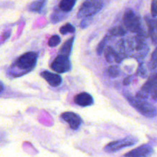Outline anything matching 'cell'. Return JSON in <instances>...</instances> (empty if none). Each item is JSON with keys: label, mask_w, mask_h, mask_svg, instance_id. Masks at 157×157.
<instances>
[{"label": "cell", "mask_w": 157, "mask_h": 157, "mask_svg": "<svg viewBox=\"0 0 157 157\" xmlns=\"http://www.w3.org/2000/svg\"><path fill=\"white\" fill-rule=\"evenodd\" d=\"M124 96L127 98L130 105L134 107L140 113L149 118H153L157 115V110L154 105L147 102L146 100L133 98L130 94H124Z\"/></svg>", "instance_id": "6da1fadb"}, {"label": "cell", "mask_w": 157, "mask_h": 157, "mask_svg": "<svg viewBox=\"0 0 157 157\" xmlns=\"http://www.w3.org/2000/svg\"><path fill=\"white\" fill-rule=\"evenodd\" d=\"M102 0H84L78 12V18H90L99 12L103 8Z\"/></svg>", "instance_id": "7a4b0ae2"}, {"label": "cell", "mask_w": 157, "mask_h": 157, "mask_svg": "<svg viewBox=\"0 0 157 157\" xmlns=\"http://www.w3.org/2000/svg\"><path fill=\"white\" fill-rule=\"evenodd\" d=\"M124 25L127 29L133 33H137L140 35L143 34L142 24L141 19L133 11L127 10L124 12Z\"/></svg>", "instance_id": "3957f363"}, {"label": "cell", "mask_w": 157, "mask_h": 157, "mask_svg": "<svg viewBox=\"0 0 157 157\" xmlns=\"http://www.w3.org/2000/svg\"><path fill=\"white\" fill-rule=\"evenodd\" d=\"M37 59H38V55L35 52H26L17 58L14 66L17 67L20 70L29 72L35 67L37 63Z\"/></svg>", "instance_id": "277c9868"}, {"label": "cell", "mask_w": 157, "mask_h": 157, "mask_svg": "<svg viewBox=\"0 0 157 157\" xmlns=\"http://www.w3.org/2000/svg\"><path fill=\"white\" fill-rule=\"evenodd\" d=\"M137 142L138 140L136 138L133 137V136H127V137L120 140L113 141V142L110 143L104 147V150L107 153H114V152L122 150L123 148L132 147Z\"/></svg>", "instance_id": "5b68a950"}, {"label": "cell", "mask_w": 157, "mask_h": 157, "mask_svg": "<svg viewBox=\"0 0 157 157\" xmlns=\"http://www.w3.org/2000/svg\"><path fill=\"white\" fill-rule=\"evenodd\" d=\"M51 68L58 73H65L71 68V64L69 57L63 55H58L51 64Z\"/></svg>", "instance_id": "8992f818"}, {"label": "cell", "mask_w": 157, "mask_h": 157, "mask_svg": "<svg viewBox=\"0 0 157 157\" xmlns=\"http://www.w3.org/2000/svg\"><path fill=\"white\" fill-rule=\"evenodd\" d=\"M61 117L68 124L70 128L74 130H78L82 123L81 117L74 112H64L61 113Z\"/></svg>", "instance_id": "52a82bcc"}, {"label": "cell", "mask_w": 157, "mask_h": 157, "mask_svg": "<svg viewBox=\"0 0 157 157\" xmlns=\"http://www.w3.org/2000/svg\"><path fill=\"white\" fill-rule=\"evenodd\" d=\"M153 153V147L147 144H144L126 153L124 157H150Z\"/></svg>", "instance_id": "ba28073f"}, {"label": "cell", "mask_w": 157, "mask_h": 157, "mask_svg": "<svg viewBox=\"0 0 157 157\" xmlns=\"http://www.w3.org/2000/svg\"><path fill=\"white\" fill-rule=\"evenodd\" d=\"M41 76L52 87H58L62 82V78L58 74L44 71L41 73Z\"/></svg>", "instance_id": "9c48e42d"}, {"label": "cell", "mask_w": 157, "mask_h": 157, "mask_svg": "<svg viewBox=\"0 0 157 157\" xmlns=\"http://www.w3.org/2000/svg\"><path fill=\"white\" fill-rule=\"evenodd\" d=\"M75 104H78L81 107H87L90 106L94 104V98L90 94L86 93V92H82L75 97Z\"/></svg>", "instance_id": "30bf717a"}, {"label": "cell", "mask_w": 157, "mask_h": 157, "mask_svg": "<svg viewBox=\"0 0 157 157\" xmlns=\"http://www.w3.org/2000/svg\"><path fill=\"white\" fill-rule=\"evenodd\" d=\"M104 53H105L104 55H105V58L107 62L116 61V62L120 63L121 61V58L120 57V55L111 47L106 48Z\"/></svg>", "instance_id": "8fae6325"}, {"label": "cell", "mask_w": 157, "mask_h": 157, "mask_svg": "<svg viewBox=\"0 0 157 157\" xmlns=\"http://www.w3.org/2000/svg\"><path fill=\"white\" fill-rule=\"evenodd\" d=\"M75 38H71L70 39L67 40L63 44V45L61 46V48L59 50V54L60 55H66V56H70L71 53L72 47H73V43Z\"/></svg>", "instance_id": "7c38bea8"}, {"label": "cell", "mask_w": 157, "mask_h": 157, "mask_svg": "<svg viewBox=\"0 0 157 157\" xmlns=\"http://www.w3.org/2000/svg\"><path fill=\"white\" fill-rule=\"evenodd\" d=\"M76 0H61L59 8L63 12H70L75 6Z\"/></svg>", "instance_id": "4fadbf2b"}, {"label": "cell", "mask_w": 157, "mask_h": 157, "mask_svg": "<svg viewBox=\"0 0 157 157\" xmlns=\"http://www.w3.org/2000/svg\"><path fill=\"white\" fill-rule=\"evenodd\" d=\"M47 0H35L31 3L29 6V9L32 12H40L44 8Z\"/></svg>", "instance_id": "5bb4252c"}, {"label": "cell", "mask_w": 157, "mask_h": 157, "mask_svg": "<svg viewBox=\"0 0 157 157\" xmlns=\"http://www.w3.org/2000/svg\"><path fill=\"white\" fill-rule=\"evenodd\" d=\"M109 33L111 35H115V36H123L126 34L125 29L121 26H117V27L113 28L109 31Z\"/></svg>", "instance_id": "9a60e30c"}, {"label": "cell", "mask_w": 157, "mask_h": 157, "mask_svg": "<svg viewBox=\"0 0 157 157\" xmlns=\"http://www.w3.org/2000/svg\"><path fill=\"white\" fill-rule=\"evenodd\" d=\"M75 32V28L70 23H67L66 25H63L60 29V32L62 35H65L67 33H74Z\"/></svg>", "instance_id": "2e32d148"}, {"label": "cell", "mask_w": 157, "mask_h": 157, "mask_svg": "<svg viewBox=\"0 0 157 157\" xmlns=\"http://www.w3.org/2000/svg\"><path fill=\"white\" fill-rule=\"evenodd\" d=\"M120 68L117 65H111L107 69V74L112 78H116L120 75Z\"/></svg>", "instance_id": "e0dca14e"}, {"label": "cell", "mask_w": 157, "mask_h": 157, "mask_svg": "<svg viewBox=\"0 0 157 157\" xmlns=\"http://www.w3.org/2000/svg\"><path fill=\"white\" fill-rule=\"evenodd\" d=\"M61 42V38L58 35H54L49 38L48 40V45L50 47H55V46L58 45Z\"/></svg>", "instance_id": "ac0fdd59"}, {"label": "cell", "mask_w": 157, "mask_h": 157, "mask_svg": "<svg viewBox=\"0 0 157 157\" xmlns=\"http://www.w3.org/2000/svg\"><path fill=\"white\" fill-rule=\"evenodd\" d=\"M110 36H111V35H110V33L107 34V35L105 36V38H104V39L101 41V42L100 43L99 45L98 46V50H97V51H98V54L99 55H101V54H102V52H103V51L104 50V47H105V45H106V43H107V40L109 39Z\"/></svg>", "instance_id": "d6986e66"}, {"label": "cell", "mask_w": 157, "mask_h": 157, "mask_svg": "<svg viewBox=\"0 0 157 157\" xmlns=\"http://www.w3.org/2000/svg\"><path fill=\"white\" fill-rule=\"evenodd\" d=\"M150 68L153 70L155 69L157 67V48L156 50L154 51V52L153 53L151 57V60H150Z\"/></svg>", "instance_id": "ffe728a7"}, {"label": "cell", "mask_w": 157, "mask_h": 157, "mask_svg": "<svg viewBox=\"0 0 157 157\" xmlns=\"http://www.w3.org/2000/svg\"><path fill=\"white\" fill-rule=\"evenodd\" d=\"M151 15L153 18L157 17V0H152Z\"/></svg>", "instance_id": "44dd1931"}, {"label": "cell", "mask_w": 157, "mask_h": 157, "mask_svg": "<svg viewBox=\"0 0 157 157\" xmlns=\"http://www.w3.org/2000/svg\"><path fill=\"white\" fill-rule=\"evenodd\" d=\"M152 96L154 100L157 101V73L155 75V78H154V84H153V89H152Z\"/></svg>", "instance_id": "7402d4cb"}, {"label": "cell", "mask_w": 157, "mask_h": 157, "mask_svg": "<svg viewBox=\"0 0 157 157\" xmlns=\"http://www.w3.org/2000/svg\"><path fill=\"white\" fill-rule=\"evenodd\" d=\"M131 77H128V78H125V80L124 81V84H125V85H128L130 83V81H131Z\"/></svg>", "instance_id": "603a6c76"}]
</instances>
